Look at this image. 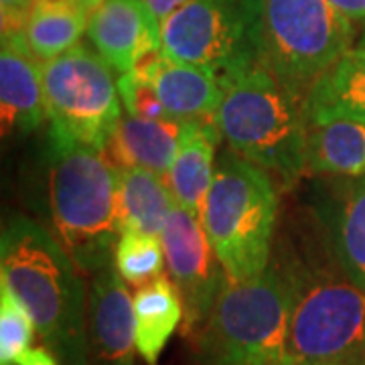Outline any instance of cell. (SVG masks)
I'll use <instances>...</instances> for the list:
<instances>
[{
    "label": "cell",
    "instance_id": "cell-1",
    "mask_svg": "<svg viewBox=\"0 0 365 365\" xmlns=\"http://www.w3.org/2000/svg\"><path fill=\"white\" fill-rule=\"evenodd\" d=\"M276 266L290 287L287 365H365V290L345 274L317 225V244L288 248Z\"/></svg>",
    "mask_w": 365,
    "mask_h": 365
},
{
    "label": "cell",
    "instance_id": "cell-2",
    "mask_svg": "<svg viewBox=\"0 0 365 365\" xmlns=\"http://www.w3.org/2000/svg\"><path fill=\"white\" fill-rule=\"evenodd\" d=\"M0 284L25 307L59 365H90L88 292L57 237L26 217L11 220L0 237Z\"/></svg>",
    "mask_w": 365,
    "mask_h": 365
},
{
    "label": "cell",
    "instance_id": "cell-3",
    "mask_svg": "<svg viewBox=\"0 0 365 365\" xmlns=\"http://www.w3.org/2000/svg\"><path fill=\"white\" fill-rule=\"evenodd\" d=\"M49 207L57 242L81 274L114 264L122 235L118 167L102 150L53 138Z\"/></svg>",
    "mask_w": 365,
    "mask_h": 365
},
{
    "label": "cell",
    "instance_id": "cell-4",
    "mask_svg": "<svg viewBox=\"0 0 365 365\" xmlns=\"http://www.w3.org/2000/svg\"><path fill=\"white\" fill-rule=\"evenodd\" d=\"M213 122L232 150L282 182L307 170V102L266 66L223 88Z\"/></svg>",
    "mask_w": 365,
    "mask_h": 365
},
{
    "label": "cell",
    "instance_id": "cell-5",
    "mask_svg": "<svg viewBox=\"0 0 365 365\" xmlns=\"http://www.w3.org/2000/svg\"><path fill=\"white\" fill-rule=\"evenodd\" d=\"M278 193L268 170L230 146L215 163L201 225L230 280H248L270 264Z\"/></svg>",
    "mask_w": 365,
    "mask_h": 365
},
{
    "label": "cell",
    "instance_id": "cell-6",
    "mask_svg": "<svg viewBox=\"0 0 365 365\" xmlns=\"http://www.w3.org/2000/svg\"><path fill=\"white\" fill-rule=\"evenodd\" d=\"M290 287L276 264L248 280H225L191 335L203 365H287Z\"/></svg>",
    "mask_w": 365,
    "mask_h": 365
},
{
    "label": "cell",
    "instance_id": "cell-7",
    "mask_svg": "<svg viewBox=\"0 0 365 365\" xmlns=\"http://www.w3.org/2000/svg\"><path fill=\"white\" fill-rule=\"evenodd\" d=\"M160 49L225 88L266 66L262 0H191L160 23Z\"/></svg>",
    "mask_w": 365,
    "mask_h": 365
},
{
    "label": "cell",
    "instance_id": "cell-8",
    "mask_svg": "<svg viewBox=\"0 0 365 365\" xmlns=\"http://www.w3.org/2000/svg\"><path fill=\"white\" fill-rule=\"evenodd\" d=\"M266 67L307 102L353 47V23L331 0H262Z\"/></svg>",
    "mask_w": 365,
    "mask_h": 365
},
{
    "label": "cell",
    "instance_id": "cell-9",
    "mask_svg": "<svg viewBox=\"0 0 365 365\" xmlns=\"http://www.w3.org/2000/svg\"><path fill=\"white\" fill-rule=\"evenodd\" d=\"M51 136L104 153L122 118L112 67L96 49L76 45L41 63Z\"/></svg>",
    "mask_w": 365,
    "mask_h": 365
},
{
    "label": "cell",
    "instance_id": "cell-10",
    "mask_svg": "<svg viewBox=\"0 0 365 365\" xmlns=\"http://www.w3.org/2000/svg\"><path fill=\"white\" fill-rule=\"evenodd\" d=\"M170 280L185 307V335H195L220 297L227 274L211 248L201 222L179 203L170 211L163 234Z\"/></svg>",
    "mask_w": 365,
    "mask_h": 365
},
{
    "label": "cell",
    "instance_id": "cell-11",
    "mask_svg": "<svg viewBox=\"0 0 365 365\" xmlns=\"http://www.w3.org/2000/svg\"><path fill=\"white\" fill-rule=\"evenodd\" d=\"M86 327L90 365H134V302L114 264L91 276Z\"/></svg>",
    "mask_w": 365,
    "mask_h": 365
},
{
    "label": "cell",
    "instance_id": "cell-12",
    "mask_svg": "<svg viewBox=\"0 0 365 365\" xmlns=\"http://www.w3.org/2000/svg\"><path fill=\"white\" fill-rule=\"evenodd\" d=\"M88 37L122 76L134 71L144 55L160 49V23L144 0H104L90 14Z\"/></svg>",
    "mask_w": 365,
    "mask_h": 365
},
{
    "label": "cell",
    "instance_id": "cell-13",
    "mask_svg": "<svg viewBox=\"0 0 365 365\" xmlns=\"http://www.w3.org/2000/svg\"><path fill=\"white\" fill-rule=\"evenodd\" d=\"M0 118L2 136L29 134L47 118L41 61L29 51L21 33L2 35Z\"/></svg>",
    "mask_w": 365,
    "mask_h": 365
},
{
    "label": "cell",
    "instance_id": "cell-14",
    "mask_svg": "<svg viewBox=\"0 0 365 365\" xmlns=\"http://www.w3.org/2000/svg\"><path fill=\"white\" fill-rule=\"evenodd\" d=\"M134 71L148 81L170 116L182 120H213L222 104L223 88L201 67L182 63L163 49L144 55Z\"/></svg>",
    "mask_w": 365,
    "mask_h": 365
},
{
    "label": "cell",
    "instance_id": "cell-15",
    "mask_svg": "<svg viewBox=\"0 0 365 365\" xmlns=\"http://www.w3.org/2000/svg\"><path fill=\"white\" fill-rule=\"evenodd\" d=\"M317 207L327 248L345 274L365 290V175L341 181Z\"/></svg>",
    "mask_w": 365,
    "mask_h": 365
},
{
    "label": "cell",
    "instance_id": "cell-16",
    "mask_svg": "<svg viewBox=\"0 0 365 365\" xmlns=\"http://www.w3.org/2000/svg\"><path fill=\"white\" fill-rule=\"evenodd\" d=\"M187 126L189 120L182 118L144 120L126 114L120 118L104 155L118 169L143 167L167 177Z\"/></svg>",
    "mask_w": 365,
    "mask_h": 365
},
{
    "label": "cell",
    "instance_id": "cell-17",
    "mask_svg": "<svg viewBox=\"0 0 365 365\" xmlns=\"http://www.w3.org/2000/svg\"><path fill=\"white\" fill-rule=\"evenodd\" d=\"M307 170L341 179L364 177V120L351 116L307 118Z\"/></svg>",
    "mask_w": 365,
    "mask_h": 365
},
{
    "label": "cell",
    "instance_id": "cell-18",
    "mask_svg": "<svg viewBox=\"0 0 365 365\" xmlns=\"http://www.w3.org/2000/svg\"><path fill=\"white\" fill-rule=\"evenodd\" d=\"M222 134L213 120H189L167 181L175 201L201 222Z\"/></svg>",
    "mask_w": 365,
    "mask_h": 365
},
{
    "label": "cell",
    "instance_id": "cell-19",
    "mask_svg": "<svg viewBox=\"0 0 365 365\" xmlns=\"http://www.w3.org/2000/svg\"><path fill=\"white\" fill-rule=\"evenodd\" d=\"M136 351L148 365H157L170 335L185 314L182 299L169 276H158L148 284L136 288L134 297Z\"/></svg>",
    "mask_w": 365,
    "mask_h": 365
},
{
    "label": "cell",
    "instance_id": "cell-20",
    "mask_svg": "<svg viewBox=\"0 0 365 365\" xmlns=\"http://www.w3.org/2000/svg\"><path fill=\"white\" fill-rule=\"evenodd\" d=\"M118 203L124 230L160 235L177 201L167 177L143 167L118 169Z\"/></svg>",
    "mask_w": 365,
    "mask_h": 365
},
{
    "label": "cell",
    "instance_id": "cell-21",
    "mask_svg": "<svg viewBox=\"0 0 365 365\" xmlns=\"http://www.w3.org/2000/svg\"><path fill=\"white\" fill-rule=\"evenodd\" d=\"M88 23L90 14L78 0H35L21 35L29 51L45 63L79 45Z\"/></svg>",
    "mask_w": 365,
    "mask_h": 365
},
{
    "label": "cell",
    "instance_id": "cell-22",
    "mask_svg": "<svg viewBox=\"0 0 365 365\" xmlns=\"http://www.w3.org/2000/svg\"><path fill=\"white\" fill-rule=\"evenodd\" d=\"M319 116H351L365 122V33L309 93L307 118Z\"/></svg>",
    "mask_w": 365,
    "mask_h": 365
},
{
    "label": "cell",
    "instance_id": "cell-23",
    "mask_svg": "<svg viewBox=\"0 0 365 365\" xmlns=\"http://www.w3.org/2000/svg\"><path fill=\"white\" fill-rule=\"evenodd\" d=\"M167 264L160 235L124 230L114 250V266L126 284L140 288L163 276Z\"/></svg>",
    "mask_w": 365,
    "mask_h": 365
},
{
    "label": "cell",
    "instance_id": "cell-24",
    "mask_svg": "<svg viewBox=\"0 0 365 365\" xmlns=\"http://www.w3.org/2000/svg\"><path fill=\"white\" fill-rule=\"evenodd\" d=\"M37 327L13 292L0 284V365H21Z\"/></svg>",
    "mask_w": 365,
    "mask_h": 365
},
{
    "label": "cell",
    "instance_id": "cell-25",
    "mask_svg": "<svg viewBox=\"0 0 365 365\" xmlns=\"http://www.w3.org/2000/svg\"><path fill=\"white\" fill-rule=\"evenodd\" d=\"M118 93L122 106L126 110V114L136 118H144V120H165L170 116L169 110L160 102L155 88L144 81L136 71L130 73H122L118 78Z\"/></svg>",
    "mask_w": 365,
    "mask_h": 365
},
{
    "label": "cell",
    "instance_id": "cell-26",
    "mask_svg": "<svg viewBox=\"0 0 365 365\" xmlns=\"http://www.w3.org/2000/svg\"><path fill=\"white\" fill-rule=\"evenodd\" d=\"M35 0H0L2 13V35L21 33L25 26L26 14L31 11Z\"/></svg>",
    "mask_w": 365,
    "mask_h": 365
},
{
    "label": "cell",
    "instance_id": "cell-27",
    "mask_svg": "<svg viewBox=\"0 0 365 365\" xmlns=\"http://www.w3.org/2000/svg\"><path fill=\"white\" fill-rule=\"evenodd\" d=\"M331 4L351 23H365V0H331Z\"/></svg>",
    "mask_w": 365,
    "mask_h": 365
},
{
    "label": "cell",
    "instance_id": "cell-28",
    "mask_svg": "<svg viewBox=\"0 0 365 365\" xmlns=\"http://www.w3.org/2000/svg\"><path fill=\"white\" fill-rule=\"evenodd\" d=\"M144 2L148 4V9L157 16L158 23H163L167 16L177 13L179 9H182L185 4H189L191 0H144Z\"/></svg>",
    "mask_w": 365,
    "mask_h": 365
},
{
    "label": "cell",
    "instance_id": "cell-29",
    "mask_svg": "<svg viewBox=\"0 0 365 365\" xmlns=\"http://www.w3.org/2000/svg\"><path fill=\"white\" fill-rule=\"evenodd\" d=\"M21 365H59V361H55V355L47 347H37L26 353Z\"/></svg>",
    "mask_w": 365,
    "mask_h": 365
},
{
    "label": "cell",
    "instance_id": "cell-30",
    "mask_svg": "<svg viewBox=\"0 0 365 365\" xmlns=\"http://www.w3.org/2000/svg\"><path fill=\"white\" fill-rule=\"evenodd\" d=\"M78 2L81 4V9H83L86 13L91 14L96 9H98V6H100V4H102V2H104V0H78Z\"/></svg>",
    "mask_w": 365,
    "mask_h": 365
}]
</instances>
